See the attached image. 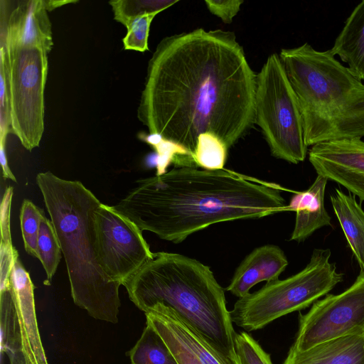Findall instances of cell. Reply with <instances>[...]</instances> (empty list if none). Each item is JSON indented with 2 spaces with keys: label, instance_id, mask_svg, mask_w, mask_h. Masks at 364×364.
Returning <instances> with one entry per match:
<instances>
[{
  "label": "cell",
  "instance_id": "484cf974",
  "mask_svg": "<svg viewBox=\"0 0 364 364\" xmlns=\"http://www.w3.org/2000/svg\"><path fill=\"white\" fill-rule=\"evenodd\" d=\"M149 323L163 338L178 364H202L158 314H145Z\"/></svg>",
  "mask_w": 364,
  "mask_h": 364
},
{
  "label": "cell",
  "instance_id": "9c48e42d",
  "mask_svg": "<svg viewBox=\"0 0 364 364\" xmlns=\"http://www.w3.org/2000/svg\"><path fill=\"white\" fill-rule=\"evenodd\" d=\"M364 335V270L339 294H327L299 314V329L290 349L303 352L333 338Z\"/></svg>",
  "mask_w": 364,
  "mask_h": 364
},
{
  "label": "cell",
  "instance_id": "d4e9b609",
  "mask_svg": "<svg viewBox=\"0 0 364 364\" xmlns=\"http://www.w3.org/2000/svg\"><path fill=\"white\" fill-rule=\"evenodd\" d=\"M43 211L30 200L24 199L20 210V224L26 252L38 258L37 240Z\"/></svg>",
  "mask_w": 364,
  "mask_h": 364
},
{
  "label": "cell",
  "instance_id": "ac0fdd59",
  "mask_svg": "<svg viewBox=\"0 0 364 364\" xmlns=\"http://www.w3.org/2000/svg\"><path fill=\"white\" fill-rule=\"evenodd\" d=\"M333 210L360 270H364V211L355 196L336 188L330 197Z\"/></svg>",
  "mask_w": 364,
  "mask_h": 364
},
{
  "label": "cell",
  "instance_id": "1f68e13d",
  "mask_svg": "<svg viewBox=\"0 0 364 364\" xmlns=\"http://www.w3.org/2000/svg\"><path fill=\"white\" fill-rule=\"evenodd\" d=\"M10 361V364H26L25 358L23 352H16L7 355Z\"/></svg>",
  "mask_w": 364,
  "mask_h": 364
},
{
  "label": "cell",
  "instance_id": "3957f363",
  "mask_svg": "<svg viewBox=\"0 0 364 364\" xmlns=\"http://www.w3.org/2000/svg\"><path fill=\"white\" fill-rule=\"evenodd\" d=\"M122 285L144 314L158 306L172 309L228 364H240L225 291L208 266L181 254L156 252Z\"/></svg>",
  "mask_w": 364,
  "mask_h": 364
},
{
  "label": "cell",
  "instance_id": "f1b7e54d",
  "mask_svg": "<svg viewBox=\"0 0 364 364\" xmlns=\"http://www.w3.org/2000/svg\"><path fill=\"white\" fill-rule=\"evenodd\" d=\"M242 0H206L205 4L209 11L224 23H230L239 12Z\"/></svg>",
  "mask_w": 364,
  "mask_h": 364
},
{
  "label": "cell",
  "instance_id": "e0dca14e",
  "mask_svg": "<svg viewBox=\"0 0 364 364\" xmlns=\"http://www.w3.org/2000/svg\"><path fill=\"white\" fill-rule=\"evenodd\" d=\"M329 50L346 63L354 75L364 80V0L348 17Z\"/></svg>",
  "mask_w": 364,
  "mask_h": 364
},
{
  "label": "cell",
  "instance_id": "52a82bcc",
  "mask_svg": "<svg viewBox=\"0 0 364 364\" xmlns=\"http://www.w3.org/2000/svg\"><path fill=\"white\" fill-rule=\"evenodd\" d=\"M255 124L274 157L294 164L305 160L308 146L299 102L277 53L267 58L257 75Z\"/></svg>",
  "mask_w": 364,
  "mask_h": 364
},
{
  "label": "cell",
  "instance_id": "6da1fadb",
  "mask_svg": "<svg viewBox=\"0 0 364 364\" xmlns=\"http://www.w3.org/2000/svg\"><path fill=\"white\" fill-rule=\"evenodd\" d=\"M256 77L233 32L166 37L149 62L138 118L194 162L200 135L212 134L229 149L255 124Z\"/></svg>",
  "mask_w": 364,
  "mask_h": 364
},
{
  "label": "cell",
  "instance_id": "cb8c5ba5",
  "mask_svg": "<svg viewBox=\"0 0 364 364\" xmlns=\"http://www.w3.org/2000/svg\"><path fill=\"white\" fill-rule=\"evenodd\" d=\"M228 149L226 145L216 136L208 133L200 135L193 154L196 167L205 170L224 168Z\"/></svg>",
  "mask_w": 364,
  "mask_h": 364
},
{
  "label": "cell",
  "instance_id": "83f0119b",
  "mask_svg": "<svg viewBox=\"0 0 364 364\" xmlns=\"http://www.w3.org/2000/svg\"><path fill=\"white\" fill-rule=\"evenodd\" d=\"M157 14H150L134 19L127 28L122 42L125 50L144 53L149 50L148 39L151 23Z\"/></svg>",
  "mask_w": 364,
  "mask_h": 364
},
{
  "label": "cell",
  "instance_id": "44dd1931",
  "mask_svg": "<svg viewBox=\"0 0 364 364\" xmlns=\"http://www.w3.org/2000/svg\"><path fill=\"white\" fill-rule=\"evenodd\" d=\"M1 352L6 355L23 352L21 333L11 286L1 290Z\"/></svg>",
  "mask_w": 364,
  "mask_h": 364
},
{
  "label": "cell",
  "instance_id": "8992f818",
  "mask_svg": "<svg viewBox=\"0 0 364 364\" xmlns=\"http://www.w3.org/2000/svg\"><path fill=\"white\" fill-rule=\"evenodd\" d=\"M329 249H314L309 262L285 279L267 282L235 303L232 323L247 331L261 329L273 321L306 309L343 281V274L330 262Z\"/></svg>",
  "mask_w": 364,
  "mask_h": 364
},
{
  "label": "cell",
  "instance_id": "7402d4cb",
  "mask_svg": "<svg viewBox=\"0 0 364 364\" xmlns=\"http://www.w3.org/2000/svg\"><path fill=\"white\" fill-rule=\"evenodd\" d=\"M38 259L41 261L50 282L62 257V250L55 228L43 213L37 240Z\"/></svg>",
  "mask_w": 364,
  "mask_h": 364
},
{
  "label": "cell",
  "instance_id": "603a6c76",
  "mask_svg": "<svg viewBox=\"0 0 364 364\" xmlns=\"http://www.w3.org/2000/svg\"><path fill=\"white\" fill-rule=\"evenodd\" d=\"M178 0H112L114 18L126 28L135 18L150 14H159L177 3Z\"/></svg>",
  "mask_w": 364,
  "mask_h": 364
},
{
  "label": "cell",
  "instance_id": "ffe728a7",
  "mask_svg": "<svg viewBox=\"0 0 364 364\" xmlns=\"http://www.w3.org/2000/svg\"><path fill=\"white\" fill-rule=\"evenodd\" d=\"M129 352L132 364H178L161 336L148 322Z\"/></svg>",
  "mask_w": 364,
  "mask_h": 364
},
{
  "label": "cell",
  "instance_id": "4fadbf2b",
  "mask_svg": "<svg viewBox=\"0 0 364 364\" xmlns=\"http://www.w3.org/2000/svg\"><path fill=\"white\" fill-rule=\"evenodd\" d=\"M11 12L1 44L9 48H53L51 23L44 0L17 2Z\"/></svg>",
  "mask_w": 364,
  "mask_h": 364
},
{
  "label": "cell",
  "instance_id": "ba28073f",
  "mask_svg": "<svg viewBox=\"0 0 364 364\" xmlns=\"http://www.w3.org/2000/svg\"><path fill=\"white\" fill-rule=\"evenodd\" d=\"M9 93L10 132L23 147H38L44 132V91L48 52L38 48H9L1 44Z\"/></svg>",
  "mask_w": 364,
  "mask_h": 364
},
{
  "label": "cell",
  "instance_id": "f546056e",
  "mask_svg": "<svg viewBox=\"0 0 364 364\" xmlns=\"http://www.w3.org/2000/svg\"><path fill=\"white\" fill-rule=\"evenodd\" d=\"M0 162L2 168V175L4 178L17 182L16 177L11 171L6 157V141L0 140Z\"/></svg>",
  "mask_w": 364,
  "mask_h": 364
},
{
  "label": "cell",
  "instance_id": "8fae6325",
  "mask_svg": "<svg viewBox=\"0 0 364 364\" xmlns=\"http://www.w3.org/2000/svg\"><path fill=\"white\" fill-rule=\"evenodd\" d=\"M309 160L317 173L364 201V141L350 139L312 146Z\"/></svg>",
  "mask_w": 364,
  "mask_h": 364
},
{
  "label": "cell",
  "instance_id": "277c9868",
  "mask_svg": "<svg viewBox=\"0 0 364 364\" xmlns=\"http://www.w3.org/2000/svg\"><path fill=\"white\" fill-rule=\"evenodd\" d=\"M36 181L60 244L73 301L96 319L117 323L121 284L104 272L96 249L94 215L101 202L79 181L50 171Z\"/></svg>",
  "mask_w": 364,
  "mask_h": 364
},
{
  "label": "cell",
  "instance_id": "9a60e30c",
  "mask_svg": "<svg viewBox=\"0 0 364 364\" xmlns=\"http://www.w3.org/2000/svg\"><path fill=\"white\" fill-rule=\"evenodd\" d=\"M327 181L326 177L317 175L307 190L296 192L291 197L287 210L296 212V220L291 240L302 242L321 228L331 226V218L324 205Z\"/></svg>",
  "mask_w": 364,
  "mask_h": 364
},
{
  "label": "cell",
  "instance_id": "7a4b0ae2",
  "mask_svg": "<svg viewBox=\"0 0 364 364\" xmlns=\"http://www.w3.org/2000/svg\"><path fill=\"white\" fill-rule=\"evenodd\" d=\"M278 184L225 168L176 167L138 180L114 205L141 230L179 243L211 225L287 210Z\"/></svg>",
  "mask_w": 364,
  "mask_h": 364
},
{
  "label": "cell",
  "instance_id": "4316f807",
  "mask_svg": "<svg viewBox=\"0 0 364 364\" xmlns=\"http://www.w3.org/2000/svg\"><path fill=\"white\" fill-rule=\"evenodd\" d=\"M235 345L240 364H272L270 355L246 331L236 333Z\"/></svg>",
  "mask_w": 364,
  "mask_h": 364
},
{
  "label": "cell",
  "instance_id": "d6986e66",
  "mask_svg": "<svg viewBox=\"0 0 364 364\" xmlns=\"http://www.w3.org/2000/svg\"><path fill=\"white\" fill-rule=\"evenodd\" d=\"M147 313L159 315L176 336L202 364H228L212 350L193 328L183 321L172 309L158 306L151 309Z\"/></svg>",
  "mask_w": 364,
  "mask_h": 364
},
{
  "label": "cell",
  "instance_id": "30bf717a",
  "mask_svg": "<svg viewBox=\"0 0 364 364\" xmlns=\"http://www.w3.org/2000/svg\"><path fill=\"white\" fill-rule=\"evenodd\" d=\"M94 228L100 264L121 285L154 256L142 230L114 206L100 204L95 212Z\"/></svg>",
  "mask_w": 364,
  "mask_h": 364
},
{
  "label": "cell",
  "instance_id": "7c38bea8",
  "mask_svg": "<svg viewBox=\"0 0 364 364\" xmlns=\"http://www.w3.org/2000/svg\"><path fill=\"white\" fill-rule=\"evenodd\" d=\"M10 286L19 321L26 364H48L36 319L34 285L18 252L10 272Z\"/></svg>",
  "mask_w": 364,
  "mask_h": 364
},
{
  "label": "cell",
  "instance_id": "5b68a950",
  "mask_svg": "<svg viewBox=\"0 0 364 364\" xmlns=\"http://www.w3.org/2000/svg\"><path fill=\"white\" fill-rule=\"evenodd\" d=\"M279 55L299 102L307 146L364 136L362 80L329 50L308 43Z\"/></svg>",
  "mask_w": 364,
  "mask_h": 364
},
{
  "label": "cell",
  "instance_id": "5bb4252c",
  "mask_svg": "<svg viewBox=\"0 0 364 364\" xmlns=\"http://www.w3.org/2000/svg\"><path fill=\"white\" fill-rule=\"evenodd\" d=\"M287 265V258L278 246L265 245L257 247L237 267L225 290L242 298L257 283L278 279Z\"/></svg>",
  "mask_w": 364,
  "mask_h": 364
},
{
  "label": "cell",
  "instance_id": "2e32d148",
  "mask_svg": "<svg viewBox=\"0 0 364 364\" xmlns=\"http://www.w3.org/2000/svg\"><path fill=\"white\" fill-rule=\"evenodd\" d=\"M283 364H364V335L333 338L303 352L289 350Z\"/></svg>",
  "mask_w": 364,
  "mask_h": 364
},
{
  "label": "cell",
  "instance_id": "4dcf8cb0",
  "mask_svg": "<svg viewBox=\"0 0 364 364\" xmlns=\"http://www.w3.org/2000/svg\"><path fill=\"white\" fill-rule=\"evenodd\" d=\"M75 2H77V1H45V5L46 10L48 11H51L52 10L58 7L62 6L68 4H73Z\"/></svg>",
  "mask_w": 364,
  "mask_h": 364
}]
</instances>
